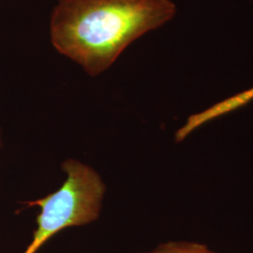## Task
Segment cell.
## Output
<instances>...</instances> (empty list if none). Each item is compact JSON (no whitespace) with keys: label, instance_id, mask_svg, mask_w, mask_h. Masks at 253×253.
I'll use <instances>...</instances> for the list:
<instances>
[{"label":"cell","instance_id":"6da1fadb","mask_svg":"<svg viewBox=\"0 0 253 253\" xmlns=\"http://www.w3.org/2000/svg\"><path fill=\"white\" fill-rule=\"evenodd\" d=\"M176 12L172 0H58L50 19L51 42L58 53L97 76Z\"/></svg>","mask_w":253,"mask_h":253},{"label":"cell","instance_id":"7a4b0ae2","mask_svg":"<svg viewBox=\"0 0 253 253\" xmlns=\"http://www.w3.org/2000/svg\"><path fill=\"white\" fill-rule=\"evenodd\" d=\"M140 253H217L211 251L208 246L194 242H167L160 245L153 251Z\"/></svg>","mask_w":253,"mask_h":253},{"label":"cell","instance_id":"3957f363","mask_svg":"<svg viewBox=\"0 0 253 253\" xmlns=\"http://www.w3.org/2000/svg\"><path fill=\"white\" fill-rule=\"evenodd\" d=\"M250 1H253V0H250Z\"/></svg>","mask_w":253,"mask_h":253}]
</instances>
